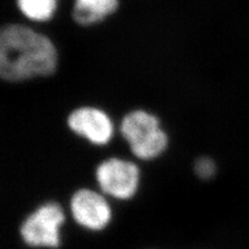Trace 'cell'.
<instances>
[{
	"mask_svg": "<svg viewBox=\"0 0 249 249\" xmlns=\"http://www.w3.org/2000/svg\"><path fill=\"white\" fill-rule=\"evenodd\" d=\"M57 67V52L50 38L22 25H7L0 36V74L19 82L50 76Z\"/></svg>",
	"mask_w": 249,
	"mask_h": 249,
	"instance_id": "cell-1",
	"label": "cell"
},
{
	"mask_svg": "<svg viewBox=\"0 0 249 249\" xmlns=\"http://www.w3.org/2000/svg\"><path fill=\"white\" fill-rule=\"evenodd\" d=\"M120 131L135 157L153 160L165 152L168 144L166 132L153 113L136 109L124 116Z\"/></svg>",
	"mask_w": 249,
	"mask_h": 249,
	"instance_id": "cell-2",
	"label": "cell"
},
{
	"mask_svg": "<svg viewBox=\"0 0 249 249\" xmlns=\"http://www.w3.org/2000/svg\"><path fill=\"white\" fill-rule=\"evenodd\" d=\"M65 219V212L59 204L45 202L21 223V239L29 247L57 248L61 242L60 228Z\"/></svg>",
	"mask_w": 249,
	"mask_h": 249,
	"instance_id": "cell-3",
	"label": "cell"
},
{
	"mask_svg": "<svg viewBox=\"0 0 249 249\" xmlns=\"http://www.w3.org/2000/svg\"><path fill=\"white\" fill-rule=\"evenodd\" d=\"M99 188L106 196L115 199L127 200L138 190L140 171L135 163L121 158H109L96 168Z\"/></svg>",
	"mask_w": 249,
	"mask_h": 249,
	"instance_id": "cell-4",
	"label": "cell"
},
{
	"mask_svg": "<svg viewBox=\"0 0 249 249\" xmlns=\"http://www.w3.org/2000/svg\"><path fill=\"white\" fill-rule=\"evenodd\" d=\"M70 212L78 225L92 231L104 230L112 217L111 208L106 198L88 188L73 193L70 199Z\"/></svg>",
	"mask_w": 249,
	"mask_h": 249,
	"instance_id": "cell-5",
	"label": "cell"
},
{
	"mask_svg": "<svg viewBox=\"0 0 249 249\" xmlns=\"http://www.w3.org/2000/svg\"><path fill=\"white\" fill-rule=\"evenodd\" d=\"M67 123L75 134L95 145L107 144L114 133L110 116L96 107L84 106L75 109L69 114Z\"/></svg>",
	"mask_w": 249,
	"mask_h": 249,
	"instance_id": "cell-6",
	"label": "cell"
},
{
	"mask_svg": "<svg viewBox=\"0 0 249 249\" xmlns=\"http://www.w3.org/2000/svg\"><path fill=\"white\" fill-rule=\"evenodd\" d=\"M119 0H76L74 20L80 25H91L104 20L118 10Z\"/></svg>",
	"mask_w": 249,
	"mask_h": 249,
	"instance_id": "cell-7",
	"label": "cell"
},
{
	"mask_svg": "<svg viewBox=\"0 0 249 249\" xmlns=\"http://www.w3.org/2000/svg\"><path fill=\"white\" fill-rule=\"evenodd\" d=\"M17 3L25 17L36 22L50 20L57 7V0H17Z\"/></svg>",
	"mask_w": 249,
	"mask_h": 249,
	"instance_id": "cell-8",
	"label": "cell"
},
{
	"mask_svg": "<svg viewBox=\"0 0 249 249\" xmlns=\"http://www.w3.org/2000/svg\"><path fill=\"white\" fill-rule=\"evenodd\" d=\"M194 171L202 180H209L216 174V164L211 158L200 157L194 163Z\"/></svg>",
	"mask_w": 249,
	"mask_h": 249,
	"instance_id": "cell-9",
	"label": "cell"
}]
</instances>
